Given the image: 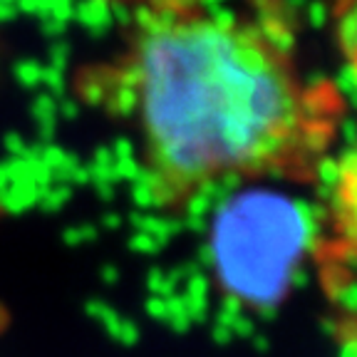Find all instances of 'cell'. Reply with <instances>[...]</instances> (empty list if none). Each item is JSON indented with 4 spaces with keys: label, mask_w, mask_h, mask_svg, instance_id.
Returning <instances> with one entry per match:
<instances>
[{
    "label": "cell",
    "mask_w": 357,
    "mask_h": 357,
    "mask_svg": "<svg viewBox=\"0 0 357 357\" xmlns=\"http://www.w3.org/2000/svg\"><path fill=\"white\" fill-rule=\"evenodd\" d=\"M307 226L283 196H248L216 216L213 278L223 298L245 310H273L285 301L305 256Z\"/></svg>",
    "instance_id": "7a4b0ae2"
},
{
    "label": "cell",
    "mask_w": 357,
    "mask_h": 357,
    "mask_svg": "<svg viewBox=\"0 0 357 357\" xmlns=\"http://www.w3.org/2000/svg\"><path fill=\"white\" fill-rule=\"evenodd\" d=\"M122 77L146 186L164 208L223 178L312 176L340 122V97L307 84L283 43L194 6L142 8Z\"/></svg>",
    "instance_id": "6da1fadb"
}]
</instances>
